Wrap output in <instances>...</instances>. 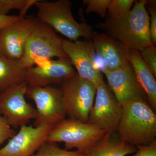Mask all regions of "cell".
<instances>
[{
  "label": "cell",
  "instance_id": "cell-10",
  "mask_svg": "<svg viewBox=\"0 0 156 156\" xmlns=\"http://www.w3.org/2000/svg\"><path fill=\"white\" fill-rule=\"evenodd\" d=\"M62 48L79 76L96 87L104 82L95 63V51L92 41L63 40Z\"/></svg>",
  "mask_w": 156,
  "mask_h": 156
},
{
  "label": "cell",
  "instance_id": "cell-23",
  "mask_svg": "<svg viewBox=\"0 0 156 156\" xmlns=\"http://www.w3.org/2000/svg\"><path fill=\"white\" fill-rule=\"evenodd\" d=\"M140 55L147 65L152 72L156 76V48L153 45L147 46L140 51Z\"/></svg>",
  "mask_w": 156,
  "mask_h": 156
},
{
  "label": "cell",
  "instance_id": "cell-24",
  "mask_svg": "<svg viewBox=\"0 0 156 156\" xmlns=\"http://www.w3.org/2000/svg\"><path fill=\"white\" fill-rule=\"evenodd\" d=\"M150 7L148 8L150 17L149 35L152 44L156 45V1H147Z\"/></svg>",
  "mask_w": 156,
  "mask_h": 156
},
{
  "label": "cell",
  "instance_id": "cell-17",
  "mask_svg": "<svg viewBox=\"0 0 156 156\" xmlns=\"http://www.w3.org/2000/svg\"><path fill=\"white\" fill-rule=\"evenodd\" d=\"M136 148L120 138L116 133H106L86 154V156H126Z\"/></svg>",
  "mask_w": 156,
  "mask_h": 156
},
{
  "label": "cell",
  "instance_id": "cell-14",
  "mask_svg": "<svg viewBox=\"0 0 156 156\" xmlns=\"http://www.w3.org/2000/svg\"><path fill=\"white\" fill-rule=\"evenodd\" d=\"M102 71L109 88L122 106L132 101L147 99L130 63L120 69L108 70L104 68Z\"/></svg>",
  "mask_w": 156,
  "mask_h": 156
},
{
  "label": "cell",
  "instance_id": "cell-26",
  "mask_svg": "<svg viewBox=\"0 0 156 156\" xmlns=\"http://www.w3.org/2000/svg\"><path fill=\"white\" fill-rule=\"evenodd\" d=\"M136 154L133 156H156V140L147 145L136 146Z\"/></svg>",
  "mask_w": 156,
  "mask_h": 156
},
{
  "label": "cell",
  "instance_id": "cell-4",
  "mask_svg": "<svg viewBox=\"0 0 156 156\" xmlns=\"http://www.w3.org/2000/svg\"><path fill=\"white\" fill-rule=\"evenodd\" d=\"M62 40L51 27L37 20L20 61L27 69L54 57L69 60L62 48Z\"/></svg>",
  "mask_w": 156,
  "mask_h": 156
},
{
  "label": "cell",
  "instance_id": "cell-2",
  "mask_svg": "<svg viewBox=\"0 0 156 156\" xmlns=\"http://www.w3.org/2000/svg\"><path fill=\"white\" fill-rule=\"evenodd\" d=\"M117 134L128 144H149L156 137V115L145 101L136 100L122 106Z\"/></svg>",
  "mask_w": 156,
  "mask_h": 156
},
{
  "label": "cell",
  "instance_id": "cell-21",
  "mask_svg": "<svg viewBox=\"0 0 156 156\" xmlns=\"http://www.w3.org/2000/svg\"><path fill=\"white\" fill-rule=\"evenodd\" d=\"M135 2L134 0H111L108 9V17L117 18L126 15L131 11Z\"/></svg>",
  "mask_w": 156,
  "mask_h": 156
},
{
  "label": "cell",
  "instance_id": "cell-22",
  "mask_svg": "<svg viewBox=\"0 0 156 156\" xmlns=\"http://www.w3.org/2000/svg\"><path fill=\"white\" fill-rule=\"evenodd\" d=\"M111 0H83L84 5L87 6L86 13H96L101 17H106L108 6Z\"/></svg>",
  "mask_w": 156,
  "mask_h": 156
},
{
  "label": "cell",
  "instance_id": "cell-3",
  "mask_svg": "<svg viewBox=\"0 0 156 156\" xmlns=\"http://www.w3.org/2000/svg\"><path fill=\"white\" fill-rule=\"evenodd\" d=\"M34 5L37 9V19L51 27L54 30L76 41L81 37L90 40L93 32L92 27L86 23H79L72 12L69 0L50 2L37 0Z\"/></svg>",
  "mask_w": 156,
  "mask_h": 156
},
{
  "label": "cell",
  "instance_id": "cell-18",
  "mask_svg": "<svg viewBox=\"0 0 156 156\" xmlns=\"http://www.w3.org/2000/svg\"><path fill=\"white\" fill-rule=\"evenodd\" d=\"M27 69L21 62L0 56V92L25 81Z\"/></svg>",
  "mask_w": 156,
  "mask_h": 156
},
{
  "label": "cell",
  "instance_id": "cell-7",
  "mask_svg": "<svg viewBox=\"0 0 156 156\" xmlns=\"http://www.w3.org/2000/svg\"><path fill=\"white\" fill-rule=\"evenodd\" d=\"M25 96L34 101L37 117L34 127L44 125L53 127L65 119L67 115L62 90L49 87L28 85Z\"/></svg>",
  "mask_w": 156,
  "mask_h": 156
},
{
  "label": "cell",
  "instance_id": "cell-19",
  "mask_svg": "<svg viewBox=\"0 0 156 156\" xmlns=\"http://www.w3.org/2000/svg\"><path fill=\"white\" fill-rule=\"evenodd\" d=\"M37 0H0V14L7 16L12 10L19 11V15L25 17L29 9Z\"/></svg>",
  "mask_w": 156,
  "mask_h": 156
},
{
  "label": "cell",
  "instance_id": "cell-8",
  "mask_svg": "<svg viewBox=\"0 0 156 156\" xmlns=\"http://www.w3.org/2000/svg\"><path fill=\"white\" fill-rule=\"evenodd\" d=\"M27 86L23 81L0 92V114L14 129L26 126L37 117L36 109L25 100Z\"/></svg>",
  "mask_w": 156,
  "mask_h": 156
},
{
  "label": "cell",
  "instance_id": "cell-25",
  "mask_svg": "<svg viewBox=\"0 0 156 156\" xmlns=\"http://www.w3.org/2000/svg\"><path fill=\"white\" fill-rule=\"evenodd\" d=\"M16 134V131L9 126L6 119L0 114V145Z\"/></svg>",
  "mask_w": 156,
  "mask_h": 156
},
{
  "label": "cell",
  "instance_id": "cell-13",
  "mask_svg": "<svg viewBox=\"0 0 156 156\" xmlns=\"http://www.w3.org/2000/svg\"><path fill=\"white\" fill-rule=\"evenodd\" d=\"M52 126H23L0 149V156H32L47 141Z\"/></svg>",
  "mask_w": 156,
  "mask_h": 156
},
{
  "label": "cell",
  "instance_id": "cell-15",
  "mask_svg": "<svg viewBox=\"0 0 156 156\" xmlns=\"http://www.w3.org/2000/svg\"><path fill=\"white\" fill-rule=\"evenodd\" d=\"M91 39L95 52L103 59L108 70H115L129 64L127 48L106 33L94 32Z\"/></svg>",
  "mask_w": 156,
  "mask_h": 156
},
{
  "label": "cell",
  "instance_id": "cell-16",
  "mask_svg": "<svg viewBox=\"0 0 156 156\" xmlns=\"http://www.w3.org/2000/svg\"><path fill=\"white\" fill-rule=\"evenodd\" d=\"M127 56L138 83L145 94L150 105L156 110L155 77L136 50L127 48Z\"/></svg>",
  "mask_w": 156,
  "mask_h": 156
},
{
  "label": "cell",
  "instance_id": "cell-6",
  "mask_svg": "<svg viewBox=\"0 0 156 156\" xmlns=\"http://www.w3.org/2000/svg\"><path fill=\"white\" fill-rule=\"evenodd\" d=\"M61 85L65 107L69 119L88 122L95 100L96 86L77 73Z\"/></svg>",
  "mask_w": 156,
  "mask_h": 156
},
{
  "label": "cell",
  "instance_id": "cell-9",
  "mask_svg": "<svg viewBox=\"0 0 156 156\" xmlns=\"http://www.w3.org/2000/svg\"><path fill=\"white\" fill-rule=\"evenodd\" d=\"M122 107L105 82L96 87L94 104L88 122L106 133H116Z\"/></svg>",
  "mask_w": 156,
  "mask_h": 156
},
{
  "label": "cell",
  "instance_id": "cell-1",
  "mask_svg": "<svg viewBox=\"0 0 156 156\" xmlns=\"http://www.w3.org/2000/svg\"><path fill=\"white\" fill-rule=\"evenodd\" d=\"M146 1L135 2L129 12L117 18L107 17L97 26L126 48L142 51L152 44L149 35V14Z\"/></svg>",
  "mask_w": 156,
  "mask_h": 156
},
{
  "label": "cell",
  "instance_id": "cell-11",
  "mask_svg": "<svg viewBox=\"0 0 156 156\" xmlns=\"http://www.w3.org/2000/svg\"><path fill=\"white\" fill-rule=\"evenodd\" d=\"M37 18L23 17L0 29V56L20 61L24 54L29 37Z\"/></svg>",
  "mask_w": 156,
  "mask_h": 156
},
{
  "label": "cell",
  "instance_id": "cell-5",
  "mask_svg": "<svg viewBox=\"0 0 156 156\" xmlns=\"http://www.w3.org/2000/svg\"><path fill=\"white\" fill-rule=\"evenodd\" d=\"M106 133L92 124L65 119L51 128L46 142H63L66 150L75 148L86 154Z\"/></svg>",
  "mask_w": 156,
  "mask_h": 156
},
{
  "label": "cell",
  "instance_id": "cell-27",
  "mask_svg": "<svg viewBox=\"0 0 156 156\" xmlns=\"http://www.w3.org/2000/svg\"><path fill=\"white\" fill-rule=\"evenodd\" d=\"M23 17H21L19 15L4 16L0 14V29L13 23Z\"/></svg>",
  "mask_w": 156,
  "mask_h": 156
},
{
  "label": "cell",
  "instance_id": "cell-12",
  "mask_svg": "<svg viewBox=\"0 0 156 156\" xmlns=\"http://www.w3.org/2000/svg\"><path fill=\"white\" fill-rule=\"evenodd\" d=\"M76 73L69 60L50 59L27 68L25 80L30 86L49 87L53 84H61Z\"/></svg>",
  "mask_w": 156,
  "mask_h": 156
},
{
  "label": "cell",
  "instance_id": "cell-20",
  "mask_svg": "<svg viewBox=\"0 0 156 156\" xmlns=\"http://www.w3.org/2000/svg\"><path fill=\"white\" fill-rule=\"evenodd\" d=\"M32 156H86L78 151H70L60 148L56 143L46 142Z\"/></svg>",
  "mask_w": 156,
  "mask_h": 156
}]
</instances>
